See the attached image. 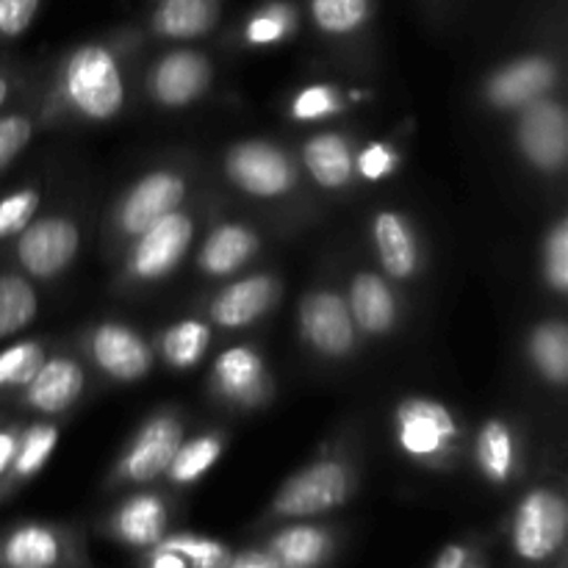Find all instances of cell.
Masks as SVG:
<instances>
[{
    "label": "cell",
    "mask_w": 568,
    "mask_h": 568,
    "mask_svg": "<svg viewBox=\"0 0 568 568\" xmlns=\"http://www.w3.org/2000/svg\"><path fill=\"white\" fill-rule=\"evenodd\" d=\"M544 281L552 292H568V222H555L544 239Z\"/></svg>",
    "instance_id": "36"
},
{
    "label": "cell",
    "mask_w": 568,
    "mask_h": 568,
    "mask_svg": "<svg viewBox=\"0 0 568 568\" xmlns=\"http://www.w3.org/2000/svg\"><path fill=\"white\" fill-rule=\"evenodd\" d=\"M527 349L538 375L549 386H564L568 381V331L564 322L547 320L532 327Z\"/></svg>",
    "instance_id": "28"
},
{
    "label": "cell",
    "mask_w": 568,
    "mask_h": 568,
    "mask_svg": "<svg viewBox=\"0 0 568 568\" xmlns=\"http://www.w3.org/2000/svg\"><path fill=\"white\" fill-rule=\"evenodd\" d=\"M568 508L564 494L538 486L519 499L510 525L514 552L527 564H547L564 549Z\"/></svg>",
    "instance_id": "4"
},
{
    "label": "cell",
    "mask_w": 568,
    "mask_h": 568,
    "mask_svg": "<svg viewBox=\"0 0 568 568\" xmlns=\"http://www.w3.org/2000/svg\"><path fill=\"white\" fill-rule=\"evenodd\" d=\"M303 164L322 189H344L353 181V148L342 133H316L303 144Z\"/></svg>",
    "instance_id": "25"
},
{
    "label": "cell",
    "mask_w": 568,
    "mask_h": 568,
    "mask_svg": "<svg viewBox=\"0 0 568 568\" xmlns=\"http://www.w3.org/2000/svg\"><path fill=\"white\" fill-rule=\"evenodd\" d=\"M300 333L325 358H347L355 347V325L347 300L331 288H316L300 300Z\"/></svg>",
    "instance_id": "9"
},
{
    "label": "cell",
    "mask_w": 568,
    "mask_h": 568,
    "mask_svg": "<svg viewBox=\"0 0 568 568\" xmlns=\"http://www.w3.org/2000/svg\"><path fill=\"white\" fill-rule=\"evenodd\" d=\"M211 75L214 70H211L209 55H203L200 50L178 48L155 61L148 75V89L155 103L164 109H183L203 98Z\"/></svg>",
    "instance_id": "13"
},
{
    "label": "cell",
    "mask_w": 568,
    "mask_h": 568,
    "mask_svg": "<svg viewBox=\"0 0 568 568\" xmlns=\"http://www.w3.org/2000/svg\"><path fill=\"white\" fill-rule=\"evenodd\" d=\"M83 386H87V375L78 361L67 355L44 358V364L26 386V405L44 416H59L81 399Z\"/></svg>",
    "instance_id": "17"
},
{
    "label": "cell",
    "mask_w": 568,
    "mask_h": 568,
    "mask_svg": "<svg viewBox=\"0 0 568 568\" xmlns=\"http://www.w3.org/2000/svg\"><path fill=\"white\" fill-rule=\"evenodd\" d=\"M375 0H308V14L316 31L331 39H347L364 31L372 20Z\"/></svg>",
    "instance_id": "29"
},
{
    "label": "cell",
    "mask_w": 568,
    "mask_h": 568,
    "mask_svg": "<svg viewBox=\"0 0 568 568\" xmlns=\"http://www.w3.org/2000/svg\"><path fill=\"white\" fill-rule=\"evenodd\" d=\"M377 258L392 281H408L419 272L422 250L414 225L397 211H377L372 220Z\"/></svg>",
    "instance_id": "18"
},
{
    "label": "cell",
    "mask_w": 568,
    "mask_h": 568,
    "mask_svg": "<svg viewBox=\"0 0 568 568\" xmlns=\"http://www.w3.org/2000/svg\"><path fill=\"white\" fill-rule=\"evenodd\" d=\"M558 83V64L532 53L508 61L486 81V100L499 111H521L547 98Z\"/></svg>",
    "instance_id": "12"
},
{
    "label": "cell",
    "mask_w": 568,
    "mask_h": 568,
    "mask_svg": "<svg viewBox=\"0 0 568 568\" xmlns=\"http://www.w3.org/2000/svg\"><path fill=\"white\" fill-rule=\"evenodd\" d=\"M347 308L355 331L366 336H386L394 331L399 316L397 294L388 286V281H383L375 272H358L353 277Z\"/></svg>",
    "instance_id": "19"
},
{
    "label": "cell",
    "mask_w": 568,
    "mask_h": 568,
    "mask_svg": "<svg viewBox=\"0 0 568 568\" xmlns=\"http://www.w3.org/2000/svg\"><path fill=\"white\" fill-rule=\"evenodd\" d=\"M166 527H170V510L155 494L128 497L111 519V532L133 549H153L166 536Z\"/></svg>",
    "instance_id": "20"
},
{
    "label": "cell",
    "mask_w": 568,
    "mask_h": 568,
    "mask_svg": "<svg viewBox=\"0 0 568 568\" xmlns=\"http://www.w3.org/2000/svg\"><path fill=\"white\" fill-rule=\"evenodd\" d=\"M342 111V98L331 83H311L294 98L292 116L300 122H316Z\"/></svg>",
    "instance_id": "38"
},
{
    "label": "cell",
    "mask_w": 568,
    "mask_h": 568,
    "mask_svg": "<svg viewBox=\"0 0 568 568\" xmlns=\"http://www.w3.org/2000/svg\"><path fill=\"white\" fill-rule=\"evenodd\" d=\"M475 466L488 483L505 486L514 480L519 469V442H516L514 427L499 416L483 422L475 436Z\"/></svg>",
    "instance_id": "24"
},
{
    "label": "cell",
    "mask_w": 568,
    "mask_h": 568,
    "mask_svg": "<svg viewBox=\"0 0 568 568\" xmlns=\"http://www.w3.org/2000/svg\"><path fill=\"white\" fill-rule=\"evenodd\" d=\"M392 430L399 453L430 469L447 464L460 442L458 416L433 397H405L397 403Z\"/></svg>",
    "instance_id": "2"
},
{
    "label": "cell",
    "mask_w": 568,
    "mask_h": 568,
    "mask_svg": "<svg viewBox=\"0 0 568 568\" xmlns=\"http://www.w3.org/2000/svg\"><path fill=\"white\" fill-rule=\"evenodd\" d=\"M266 552L281 568H322L333 552V538L325 527L292 525L272 536Z\"/></svg>",
    "instance_id": "27"
},
{
    "label": "cell",
    "mask_w": 568,
    "mask_h": 568,
    "mask_svg": "<svg viewBox=\"0 0 568 568\" xmlns=\"http://www.w3.org/2000/svg\"><path fill=\"white\" fill-rule=\"evenodd\" d=\"M194 239V222L192 216L175 211V214L164 216L161 222H155L153 227L142 233L136 239L131 250V261H128V270L136 281H161L170 272H175L181 266L183 255L189 253Z\"/></svg>",
    "instance_id": "11"
},
{
    "label": "cell",
    "mask_w": 568,
    "mask_h": 568,
    "mask_svg": "<svg viewBox=\"0 0 568 568\" xmlns=\"http://www.w3.org/2000/svg\"><path fill=\"white\" fill-rule=\"evenodd\" d=\"M222 449H225V438L220 433L194 436L192 442H183L178 447L175 458H172L170 469H166V477H170L172 486H194V483L203 480L214 469Z\"/></svg>",
    "instance_id": "30"
},
{
    "label": "cell",
    "mask_w": 568,
    "mask_h": 568,
    "mask_svg": "<svg viewBox=\"0 0 568 568\" xmlns=\"http://www.w3.org/2000/svg\"><path fill=\"white\" fill-rule=\"evenodd\" d=\"M277 300V281L272 275H253L222 288L209 305V316L222 331H242L266 314Z\"/></svg>",
    "instance_id": "16"
},
{
    "label": "cell",
    "mask_w": 568,
    "mask_h": 568,
    "mask_svg": "<svg viewBox=\"0 0 568 568\" xmlns=\"http://www.w3.org/2000/svg\"><path fill=\"white\" fill-rule=\"evenodd\" d=\"M61 536L48 525H22L6 536L0 564L6 568H55L61 564Z\"/></svg>",
    "instance_id": "26"
},
{
    "label": "cell",
    "mask_w": 568,
    "mask_h": 568,
    "mask_svg": "<svg viewBox=\"0 0 568 568\" xmlns=\"http://www.w3.org/2000/svg\"><path fill=\"white\" fill-rule=\"evenodd\" d=\"M42 0H0V37L14 39L31 28Z\"/></svg>",
    "instance_id": "41"
},
{
    "label": "cell",
    "mask_w": 568,
    "mask_h": 568,
    "mask_svg": "<svg viewBox=\"0 0 568 568\" xmlns=\"http://www.w3.org/2000/svg\"><path fill=\"white\" fill-rule=\"evenodd\" d=\"M225 172L244 194L258 200L283 197L297 183L292 159L264 139L233 144L225 155Z\"/></svg>",
    "instance_id": "5"
},
{
    "label": "cell",
    "mask_w": 568,
    "mask_h": 568,
    "mask_svg": "<svg viewBox=\"0 0 568 568\" xmlns=\"http://www.w3.org/2000/svg\"><path fill=\"white\" fill-rule=\"evenodd\" d=\"M17 442H20V436H17L14 430H0V477L11 469V460H14V453H17Z\"/></svg>",
    "instance_id": "44"
},
{
    "label": "cell",
    "mask_w": 568,
    "mask_h": 568,
    "mask_svg": "<svg viewBox=\"0 0 568 568\" xmlns=\"http://www.w3.org/2000/svg\"><path fill=\"white\" fill-rule=\"evenodd\" d=\"M220 20V0H155L150 28L170 42H189L211 31Z\"/></svg>",
    "instance_id": "22"
},
{
    "label": "cell",
    "mask_w": 568,
    "mask_h": 568,
    "mask_svg": "<svg viewBox=\"0 0 568 568\" xmlns=\"http://www.w3.org/2000/svg\"><path fill=\"white\" fill-rule=\"evenodd\" d=\"M89 347H92L94 364L111 381H142L153 366V353H150L148 342L133 327L120 325V322H105V325L94 327Z\"/></svg>",
    "instance_id": "14"
},
{
    "label": "cell",
    "mask_w": 568,
    "mask_h": 568,
    "mask_svg": "<svg viewBox=\"0 0 568 568\" xmlns=\"http://www.w3.org/2000/svg\"><path fill=\"white\" fill-rule=\"evenodd\" d=\"M55 444H59V427L50 425V422H39V425L28 427L26 433L17 442L14 460H11V477L14 480H28L37 471H42V466L48 464L50 455H53Z\"/></svg>",
    "instance_id": "33"
},
{
    "label": "cell",
    "mask_w": 568,
    "mask_h": 568,
    "mask_svg": "<svg viewBox=\"0 0 568 568\" xmlns=\"http://www.w3.org/2000/svg\"><path fill=\"white\" fill-rule=\"evenodd\" d=\"M44 364V347L39 342H20L0 353V388H26L39 366Z\"/></svg>",
    "instance_id": "35"
},
{
    "label": "cell",
    "mask_w": 568,
    "mask_h": 568,
    "mask_svg": "<svg viewBox=\"0 0 568 568\" xmlns=\"http://www.w3.org/2000/svg\"><path fill=\"white\" fill-rule=\"evenodd\" d=\"M211 388L227 403L253 408L266 397L264 358L250 347H227L211 366Z\"/></svg>",
    "instance_id": "15"
},
{
    "label": "cell",
    "mask_w": 568,
    "mask_h": 568,
    "mask_svg": "<svg viewBox=\"0 0 568 568\" xmlns=\"http://www.w3.org/2000/svg\"><path fill=\"white\" fill-rule=\"evenodd\" d=\"M183 444V425L172 414L153 416L136 430V436L122 449L120 464H116V477L131 486H144V483L159 480L166 475L178 447Z\"/></svg>",
    "instance_id": "8"
},
{
    "label": "cell",
    "mask_w": 568,
    "mask_h": 568,
    "mask_svg": "<svg viewBox=\"0 0 568 568\" xmlns=\"http://www.w3.org/2000/svg\"><path fill=\"white\" fill-rule=\"evenodd\" d=\"M231 549L214 538L197 532H166L153 549H148L144 568H225Z\"/></svg>",
    "instance_id": "23"
},
{
    "label": "cell",
    "mask_w": 568,
    "mask_h": 568,
    "mask_svg": "<svg viewBox=\"0 0 568 568\" xmlns=\"http://www.w3.org/2000/svg\"><path fill=\"white\" fill-rule=\"evenodd\" d=\"M33 136V122L26 114L0 116V172L28 148Z\"/></svg>",
    "instance_id": "39"
},
{
    "label": "cell",
    "mask_w": 568,
    "mask_h": 568,
    "mask_svg": "<svg viewBox=\"0 0 568 568\" xmlns=\"http://www.w3.org/2000/svg\"><path fill=\"white\" fill-rule=\"evenodd\" d=\"M39 297L20 275H0V338L26 331L37 320Z\"/></svg>",
    "instance_id": "31"
},
{
    "label": "cell",
    "mask_w": 568,
    "mask_h": 568,
    "mask_svg": "<svg viewBox=\"0 0 568 568\" xmlns=\"http://www.w3.org/2000/svg\"><path fill=\"white\" fill-rule=\"evenodd\" d=\"M353 471L344 460L322 458L288 477L275 494L270 514L277 519H311L331 514L353 497Z\"/></svg>",
    "instance_id": "3"
},
{
    "label": "cell",
    "mask_w": 568,
    "mask_h": 568,
    "mask_svg": "<svg viewBox=\"0 0 568 568\" xmlns=\"http://www.w3.org/2000/svg\"><path fill=\"white\" fill-rule=\"evenodd\" d=\"M261 239L253 227L242 222H222L200 247V270L211 277H225L247 266V261L258 253Z\"/></svg>",
    "instance_id": "21"
},
{
    "label": "cell",
    "mask_w": 568,
    "mask_h": 568,
    "mask_svg": "<svg viewBox=\"0 0 568 568\" xmlns=\"http://www.w3.org/2000/svg\"><path fill=\"white\" fill-rule=\"evenodd\" d=\"M355 170L366 181H383V178H388L397 170V150L383 142L366 144L358 153V159H355Z\"/></svg>",
    "instance_id": "40"
},
{
    "label": "cell",
    "mask_w": 568,
    "mask_h": 568,
    "mask_svg": "<svg viewBox=\"0 0 568 568\" xmlns=\"http://www.w3.org/2000/svg\"><path fill=\"white\" fill-rule=\"evenodd\" d=\"M186 197V181L178 172L155 170L139 178L116 205V231L128 239H139L148 227L175 214Z\"/></svg>",
    "instance_id": "7"
},
{
    "label": "cell",
    "mask_w": 568,
    "mask_h": 568,
    "mask_svg": "<svg viewBox=\"0 0 568 568\" xmlns=\"http://www.w3.org/2000/svg\"><path fill=\"white\" fill-rule=\"evenodd\" d=\"M211 344V327L197 320H183L161 333V355L175 369H192Z\"/></svg>",
    "instance_id": "32"
},
{
    "label": "cell",
    "mask_w": 568,
    "mask_h": 568,
    "mask_svg": "<svg viewBox=\"0 0 568 568\" xmlns=\"http://www.w3.org/2000/svg\"><path fill=\"white\" fill-rule=\"evenodd\" d=\"M9 92H11L9 78H6L3 72H0V109H3V103H6V100H9Z\"/></svg>",
    "instance_id": "45"
},
{
    "label": "cell",
    "mask_w": 568,
    "mask_h": 568,
    "mask_svg": "<svg viewBox=\"0 0 568 568\" xmlns=\"http://www.w3.org/2000/svg\"><path fill=\"white\" fill-rule=\"evenodd\" d=\"M59 89L78 116L105 122L125 105V81L114 50L103 42H89L72 50L61 64Z\"/></svg>",
    "instance_id": "1"
},
{
    "label": "cell",
    "mask_w": 568,
    "mask_h": 568,
    "mask_svg": "<svg viewBox=\"0 0 568 568\" xmlns=\"http://www.w3.org/2000/svg\"><path fill=\"white\" fill-rule=\"evenodd\" d=\"M297 26V11L283 0H272L264 3L244 26V42L253 48H266V44H277L288 37Z\"/></svg>",
    "instance_id": "34"
},
{
    "label": "cell",
    "mask_w": 568,
    "mask_h": 568,
    "mask_svg": "<svg viewBox=\"0 0 568 568\" xmlns=\"http://www.w3.org/2000/svg\"><path fill=\"white\" fill-rule=\"evenodd\" d=\"M430 568H471V549L464 544H447Z\"/></svg>",
    "instance_id": "42"
},
{
    "label": "cell",
    "mask_w": 568,
    "mask_h": 568,
    "mask_svg": "<svg viewBox=\"0 0 568 568\" xmlns=\"http://www.w3.org/2000/svg\"><path fill=\"white\" fill-rule=\"evenodd\" d=\"M225 568H281L266 549H247V552L231 555Z\"/></svg>",
    "instance_id": "43"
},
{
    "label": "cell",
    "mask_w": 568,
    "mask_h": 568,
    "mask_svg": "<svg viewBox=\"0 0 568 568\" xmlns=\"http://www.w3.org/2000/svg\"><path fill=\"white\" fill-rule=\"evenodd\" d=\"M81 247L78 225L67 216L33 220L17 236V261L33 277H55L72 264Z\"/></svg>",
    "instance_id": "10"
},
{
    "label": "cell",
    "mask_w": 568,
    "mask_h": 568,
    "mask_svg": "<svg viewBox=\"0 0 568 568\" xmlns=\"http://www.w3.org/2000/svg\"><path fill=\"white\" fill-rule=\"evenodd\" d=\"M39 209L37 189H20L0 200V239L20 236L33 222V214Z\"/></svg>",
    "instance_id": "37"
},
{
    "label": "cell",
    "mask_w": 568,
    "mask_h": 568,
    "mask_svg": "<svg viewBox=\"0 0 568 568\" xmlns=\"http://www.w3.org/2000/svg\"><path fill=\"white\" fill-rule=\"evenodd\" d=\"M516 144L527 164L538 172H560L568 159V116L558 100H538L521 109L516 122Z\"/></svg>",
    "instance_id": "6"
}]
</instances>
